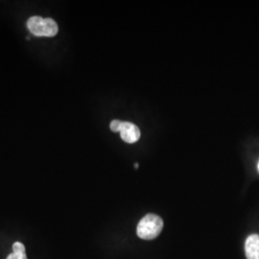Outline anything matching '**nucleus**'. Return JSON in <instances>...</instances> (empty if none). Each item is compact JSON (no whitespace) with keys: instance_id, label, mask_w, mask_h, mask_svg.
<instances>
[{"instance_id":"423d86ee","label":"nucleus","mask_w":259,"mask_h":259,"mask_svg":"<svg viewBox=\"0 0 259 259\" xmlns=\"http://www.w3.org/2000/svg\"><path fill=\"white\" fill-rule=\"evenodd\" d=\"M121 121L117 120V119H114L111 122V125H110V128H111L112 132L114 133H119V129H120Z\"/></svg>"},{"instance_id":"f257e3e1","label":"nucleus","mask_w":259,"mask_h":259,"mask_svg":"<svg viewBox=\"0 0 259 259\" xmlns=\"http://www.w3.org/2000/svg\"><path fill=\"white\" fill-rule=\"evenodd\" d=\"M163 221L156 214L149 213L139 221L137 233L138 236L144 240H152L157 238L162 232Z\"/></svg>"},{"instance_id":"6e6552de","label":"nucleus","mask_w":259,"mask_h":259,"mask_svg":"<svg viewBox=\"0 0 259 259\" xmlns=\"http://www.w3.org/2000/svg\"><path fill=\"white\" fill-rule=\"evenodd\" d=\"M258 170H259V163H258Z\"/></svg>"},{"instance_id":"0eeeda50","label":"nucleus","mask_w":259,"mask_h":259,"mask_svg":"<svg viewBox=\"0 0 259 259\" xmlns=\"http://www.w3.org/2000/svg\"><path fill=\"white\" fill-rule=\"evenodd\" d=\"M135 167H136V168H139V163H136Z\"/></svg>"},{"instance_id":"7ed1b4c3","label":"nucleus","mask_w":259,"mask_h":259,"mask_svg":"<svg viewBox=\"0 0 259 259\" xmlns=\"http://www.w3.org/2000/svg\"><path fill=\"white\" fill-rule=\"evenodd\" d=\"M121 139L124 140L126 143H136L140 139V130L137 125L134 123L127 122V121H121L120 129Z\"/></svg>"},{"instance_id":"20e7f679","label":"nucleus","mask_w":259,"mask_h":259,"mask_svg":"<svg viewBox=\"0 0 259 259\" xmlns=\"http://www.w3.org/2000/svg\"><path fill=\"white\" fill-rule=\"evenodd\" d=\"M247 259H259V235L250 234L245 243Z\"/></svg>"},{"instance_id":"39448f33","label":"nucleus","mask_w":259,"mask_h":259,"mask_svg":"<svg viewBox=\"0 0 259 259\" xmlns=\"http://www.w3.org/2000/svg\"><path fill=\"white\" fill-rule=\"evenodd\" d=\"M6 259H27L25 247L22 243L16 242L13 245V252Z\"/></svg>"},{"instance_id":"f03ea898","label":"nucleus","mask_w":259,"mask_h":259,"mask_svg":"<svg viewBox=\"0 0 259 259\" xmlns=\"http://www.w3.org/2000/svg\"><path fill=\"white\" fill-rule=\"evenodd\" d=\"M27 27L29 31L37 37H54L59 31L55 20L44 19L37 16L28 19Z\"/></svg>"}]
</instances>
